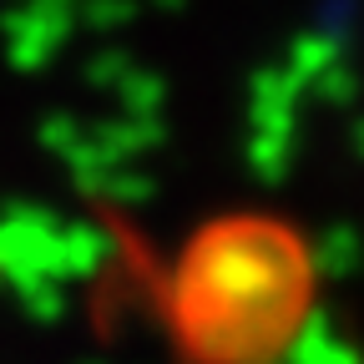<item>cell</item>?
<instances>
[{
    "label": "cell",
    "mask_w": 364,
    "mask_h": 364,
    "mask_svg": "<svg viewBox=\"0 0 364 364\" xmlns=\"http://www.w3.org/2000/svg\"><path fill=\"white\" fill-rule=\"evenodd\" d=\"M324 263L268 208L198 223L157 268V318L182 364H279L309 329Z\"/></svg>",
    "instance_id": "6da1fadb"
}]
</instances>
